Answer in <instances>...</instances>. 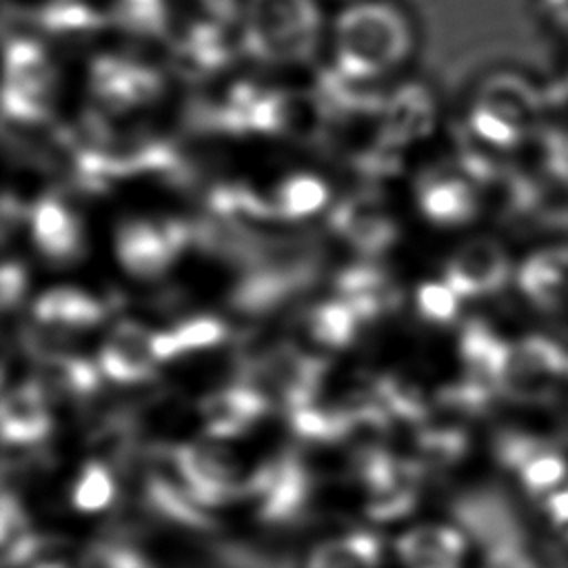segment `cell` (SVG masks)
<instances>
[{
    "label": "cell",
    "instance_id": "10",
    "mask_svg": "<svg viewBox=\"0 0 568 568\" xmlns=\"http://www.w3.org/2000/svg\"><path fill=\"white\" fill-rule=\"evenodd\" d=\"M180 457L202 508H217L237 499L244 477L231 448L211 442H191L180 444Z\"/></svg>",
    "mask_w": 568,
    "mask_h": 568
},
{
    "label": "cell",
    "instance_id": "19",
    "mask_svg": "<svg viewBox=\"0 0 568 568\" xmlns=\"http://www.w3.org/2000/svg\"><path fill=\"white\" fill-rule=\"evenodd\" d=\"M395 548L406 568H462L466 537L457 528L426 524L404 532Z\"/></svg>",
    "mask_w": 568,
    "mask_h": 568
},
{
    "label": "cell",
    "instance_id": "17",
    "mask_svg": "<svg viewBox=\"0 0 568 568\" xmlns=\"http://www.w3.org/2000/svg\"><path fill=\"white\" fill-rule=\"evenodd\" d=\"M0 426L7 446H36L53 428L49 397L36 379H27L4 390Z\"/></svg>",
    "mask_w": 568,
    "mask_h": 568
},
{
    "label": "cell",
    "instance_id": "13",
    "mask_svg": "<svg viewBox=\"0 0 568 568\" xmlns=\"http://www.w3.org/2000/svg\"><path fill=\"white\" fill-rule=\"evenodd\" d=\"M417 204L426 220L444 226L473 222L479 213V191L473 182L435 166L417 178Z\"/></svg>",
    "mask_w": 568,
    "mask_h": 568
},
{
    "label": "cell",
    "instance_id": "15",
    "mask_svg": "<svg viewBox=\"0 0 568 568\" xmlns=\"http://www.w3.org/2000/svg\"><path fill=\"white\" fill-rule=\"evenodd\" d=\"M31 237L40 255L53 264H71L84 251L82 226L75 213L53 193H47L31 211Z\"/></svg>",
    "mask_w": 568,
    "mask_h": 568
},
{
    "label": "cell",
    "instance_id": "36",
    "mask_svg": "<svg viewBox=\"0 0 568 568\" xmlns=\"http://www.w3.org/2000/svg\"><path fill=\"white\" fill-rule=\"evenodd\" d=\"M544 508H546L550 521H552L557 528H561V530L568 528V488L555 490V493L546 499Z\"/></svg>",
    "mask_w": 568,
    "mask_h": 568
},
{
    "label": "cell",
    "instance_id": "27",
    "mask_svg": "<svg viewBox=\"0 0 568 568\" xmlns=\"http://www.w3.org/2000/svg\"><path fill=\"white\" fill-rule=\"evenodd\" d=\"M40 535H36L29 526V517L18 499V493L11 488L2 495V513H0V544H2V561L7 568H27Z\"/></svg>",
    "mask_w": 568,
    "mask_h": 568
},
{
    "label": "cell",
    "instance_id": "2",
    "mask_svg": "<svg viewBox=\"0 0 568 568\" xmlns=\"http://www.w3.org/2000/svg\"><path fill=\"white\" fill-rule=\"evenodd\" d=\"M322 36L315 0H253L242 22V51L271 67L313 58Z\"/></svg>",
    "mask_w": 568,
    "mask_h": 568
},
{
    "label": "cell",
    "instance_id": "1",
    "mask_svg": "<svg viewBox=\"0 0 568 568\" xmlns=\"http://www.w3.org/2000/svg\"><path fill=\"white\" fill-rule=\"evenodd\" d=\"M410 44V24L399 9L377 0L353 2L333 27V73L353 84H373L406 60Z\"/></svg>",
    "mask_w": 568,
    "mask_h": 568
},
{
    "label": "cell",
    "instance_id": "5",
    "mask_svg": "<svg viewBox=\"0 0 568 568\" xmlns=\"http://www.w3.org/2000/svg\"><path fill=\"white\" fill-rule=\"evenodd\" d=\"M4 120L7 126H44L55 100V69L47 49L33 38H7L4 49Z\"/></svg>",
    "mask_w": 568,
    "mask_h": 568
},
{
    "label": "cell",
    "instance_id": "20",
    "mask_svg": "<svg viewBox=\"0 0 568 568\" xmlns=\"http://www.w3.org/2000/svg\"><path fill=\"white\" fill-rule=\"evenodd\" d=\"M109 313V304L73 286H55L33 304L36 324L58 331H84L98 326Z\"/></svg>",
    "mask_w": 568,
    "mask_h": 568
},
{
    "label": "cell",
    "instance_id": "26",
    "mask_svg": "<svg viewBox=\"0 0 568 568\" xmlns=\"http://www.w3.org/2000/svg\"><path fill=\"white\" fill-rule=\"evenodd\" d=\"M382 541L373 532H351L320 544L306 568H377Z\"/></svg>",
    "mask_w": 568,
    "mask_h": 568
},
{
    "label": "cell",
    "instance_id": "28",
    "mask_svg": "<svg viewBox=\"0 0 568 568\" xmlns=\"http://www.w3.org/2000/svg\"><path fill=\"white\" fill-rule=\"evenodd\" d=\"M468 450V439L455 426H422L415 437V462L424 470H442L457 464Z\"/></svg>",
    "mask_w": 568,
    "mask_h": 568
},
{
    "label": "cell",
    "instance_id": "11",
    "mask_svg": "<svg viewBox=\"0 0 568 568\" xmlns=\"http://www.w3.org/2000/svg\"><path fill=\"white\" fill-rule=\"evenodd\" d=\"M510 277L508 253L490 237H475L462 244L446 264L444 282L459 297L497 293Z\"/></svg>",
    "mask_w": 568,
    "mask_h": 568
},
{
    "label": "cell",
    "instance_id": "9",
    "mask_svg": "<svg viewBox=\"0 0 568 568\" xmlns=\"http://www.w3.org/2000/svg\"><path fill=\"white\" fill-rule=\"evenodd\" d=\"M328 226L348 242L357 253L377 257L386 253L399 237L397 224L386 213L379 195L371 189L337 202L328 215Z\"/></svg>",
    "mask_w": 568,
    "mask_h": 568
},
{
    "label": "cell",
    "instance_id": "23",
    "mask_svg": "<svg viewBox=\"0 0 568 568\" xmlns=\"http://www.w3.org/2000/svg\"><path fill=\"white\" fill-rule=\"evenodd\" d=\"M510 342L501 339L486 322L470 320L459 335V357L464 377L490 388L499 395V375L508 355Z\"/></svg>",
    "mask_w": 568,
    "mask_h": 568
},
{
    "label": "cell",
    "instance_id": "21",
    "mask_svg": "<svg viewBox=\"0 0 568 568\" xmlns=\"http://www.w3.org/2000/svg\"><path fill=\"white\" fill-rule=\"evenodd\" d=\"M33 379L40 384L49 399H91L102 379V371L87 357H78L73 353L49 355L36 359Z\"/></svg>",
    "mask_w": 568,
    "mask_h": 568
},
{
    "label": "cell",
    "instance_id": "14",
    "mask_svg": "<svg viewBox=\"0 0 568 568\" xmlns=\"http://www.w3.org/2000/svg\"><path fill=\"white\" fill-rule=\"evenodd\" d=\"M271 408V402L246 384H231L204 395L200 402L202 428L213 439L240 437Z\"/></svg>",
    "mask_w": 568,
    "mask_h": 568
},
{
    "label": "cell",
    "instance_id": "6",
    "mask_svg": "<svg viewBox=\"0 0 568 568\" xmlns=\"http://www.w3.org/2000/svg\"><path fill=\"white\" fill-rule=\"evenodd\" d=\"M453 515L468 537L481 546L486 561H499L528 552L526 530L506 493L484 486L459 495Z\"/></svg>",
    "mask_w": 568,
    "mask_h": 568
},
{
    "label": "cell",
    "instance_id": "12",
    "mask_svg": "<svg viewBox=\"0 0 568 568\" xmlns=\"http://www.w3.org/2000/svg\"><path fill=\"white\" fill-rule=\"evenodd\" d=\"M155 331L138 322H120L100 348L98 366L102 375L118 384H138L155 375L160 364L153 348Z\"/></svg>",
    "mask_w": 568,
    "mask_h": 568
},
{
    "label": "cell",
    "instance_id": "16",
    "mask_svg": "<svg viewBox=\"0 0 568 568\" xmlns=\"http://www.w3.org/2000/svg\"><path fill=\"white\" fill-rule=\"evenodd\" d=\"M337 297L344 300L362 320L371 324L382 315L399 308L402 291L393 277L373 262H359L339 271L335 280Z\"/></svg>",
    "mask_w": 568,
    "mask_h": 568
},
{
    "label": "cell",
    "instance_id": "25",
    "mask_svg": "<svg viewBox=\"0 0 568 568\" xmlns=\"http://www.w3.org/2000/svg\"><path fill=\"white\" fill-rule=\"evenodd\" d=\"M362 320L357 313L339 297L322 302L306 311L304 328L317 346L324 348H346L355 342Z\"/></svg>",
    "mask_w": 568,
    "mask_h": 568
},
{
    "label": "cell",
    "instance_id": "33",
    "mask_svg": "<svg viewBox=\"0 0 568 568\" xmlns=\"http://www.w3.org/2000/svg\"><path fill=\"white\" fill-rule=\"evenodd\" d=\"M457 297L446 282H424L415 293L417 313L430 324H450L457 317Z\"/></svg>",
    "mask_w": 568,
    "mask_h": 568
},
{
    "label": "cell",
    "instance_id": "4",
    "mask_svg": "<svg viewBox=\"0 0 568 568\" xmlns=\"http://www.w3.org/2000/svg\"><path fill=\"white\" fill-rule=\"evenodd\" d=\"M89 111L106 126L153 106L164 93L162 73L142 58L104 53L89 67Z\"/></svg>",
    "mask_w": 568,
    "mask_h": 568
},
{
    "label": "cell",
    "instance_id": "31",
    "mask_svg": "<svg viewBox=\"0 0 568 568\" xmlns=\"http://www.w3.org/2000/svg\"><path fill=\"white\" fill-rule=\"evenodd\" d=\"M111 13L118 24L142 36H162L169 27L164 0H115Z\"/></svg>",
    "mask_w": 568,
    "mask_h": 568
},
{
    "label": "cell",
    "instance_id": "32",
    "mask_svg": "<svg viewBox=\"0 0 568 568\" xmlns=\"http://www.w3.org/2000/svg\"><path fill=\"white\" fill-rule=\"evenodd\" d=\"M517 473L528 493L541 495L552 490L566 479L568 464L552 446H548L546 450L537 453L530 462H526Z\"/></svg>",
    "mask_w": 568,
    "mask_h": 568
},
{
    "label": "cell",
    "instance_id": "3",
    "mask_svg": "<svg viewBox=\"0 0 568 568\" xmlns=\"http://www.w3.org/2000/svg\"><path fill=\"white\" fill-rule=\"evenodd\" d=\"M237 382L262 393L286 413L311 406L326 382V359L288 342H273L260 353L240 359Z\"/></svg>",
    "mask_w": 568,
    "mask_h": 568
},
{
    "label": "cell",
    "instance_id": "35",
    "mask_svg": "<svg viewBox=\"0 0 568 568\" xmlns=\"http://www.w3.org/2000/svg\"><path fill=\"white\" fill-rule=\"evenodd\" d=\"M27 291V271L20 262H4L0 271V304L4 311H11Z\"/></svg>",
    "mask_w": 568,
    "mask_h": 568
},
{
    "label": "cell",
    "instance_id": "30",
    "mask_svg": "<svg viewBox=\"0 0 568 568\" xmlns=\"http://www.w3.org/2000/svg\"><path fill=\"white\" fill-rule=\"evenodd\" d=\"M113 497H115L113 470L95 459H89L73 484V495H71L73 506L82 513H98V510H104L113 501Z\"/></svg>",
    "mask_w": 568,
    "mask_h": 568
},
{
    "label": "cell",
    "instance_id": "7",
    "mask_svg": "<svg viewBox=\"0 0 568 568\" xmlns=\"http://www.w3.org/2000/svg\"><path fill=\"white\" fill-rule=\"evenodd\" d=\"M564 377H568V353L548 337L528 335L508 346L499 395L513 402L544 404L555 397Z\"/></svg>",
    "mask_w": 568,
    "mask_h": 568
},
{
    "label": "cell",
    "instance_id": "22",
    "mask_svg": "<svg viewBox=\"0 0 568 568\" xmlns=\"http://www.w3.org/2000/svg\"><path fill=\"white\" fill-rule=\"evenodd\" d=\"M524 295L544 311H557L568 302V246L532 253L517 273Z\"/></svg>",
    "mask_w": 568,
    "mask_h": 568
},
{
    "label": "cell",
    "instance_id": "29",
    "mask_svg": "<svg viewBox=\"0 0 568 568\" xmlns=\"http://www.w3.org/2000/svg\"><path fill=\"white\" fill-rule=\"evenodd\" d=\"M328 202V186L308 173L286 178L275 191L273 204L284 222H295L317 213Z\"/></svg>",
    "mask_w": 568,
    "mask_h": 568
},
{
    "label": "cell",
    "instance_id": "34",
    "mask_svg": "<svg viewBox=\"0 0 568 568\" xmlns=\"http://www.w3.org/2000/svg\"><path fill=\"white\" fill-rule=\"evenodd\" d=\"M550 444L528 433L504 430L495 437V457L501 466L510 470H519L526 462H530L537 453L546 450Z\"/></svg>",
    "mask_w": 568,
    "mask_h": 568
},
{
    "label": "cell",
    "instance_id": "24",
    "mask_svg": "<svg viewBox=\"0 0 568 568\" xmlns=\"http://www.w3.org/2000/svg\"><path fill=\"white\" fill-rule=\"evenodd\" d=\"M229 337V328L222 320L213 315L189 317L166 331H155L153 348L162 362H171L175 357H184L189 353L206 351L222 344Z\"/></svg>",
    "mask_w": 568,
    "mask_h": 568
},
{
    "label": "cell",
    "instance_id": "18",
    "mask_svg": "<svg viewBox=\"0 0 568 568\" xmlns=\"http://www.w3.org/2000/svg\"><path fill=\"white\" fill-rule=\"evenodd\" d=\"M379 120L384 142L404 149L433 131L435 104L424 87L404 84L386 95Z\"/></svg>",
    "mask_w": 568,
    "mask_h": 568
},
{
    "label": "cell",
    "instance_id": "37",
    "mask_svg": "<svg viewBox=\"0 0 568 568\" xmlns=\"http://www.w3.org/2000/svg\"><path fill=\"white\" fill-rule=\"evenodd\" d=\"M564 535H566V537H568V528H566V530H564Z\"/></svg>",
    "mask_w": 568,
    "mask_h": 568
},
{
    "label": "cell",
    "instance_id": "8",
    "mask_svg": "<svg viewBox=\"0 0 568 568\" xmlns=\"http://www.w3.org/2000/svg\"><path fill=\"white\" fill-rule=\"evenodd\" d=\"M191 244L189 220H124L115 231V255L126 273L153 280L160 277Z\"/></svg>",
    "mask_w": 568,
    "mask_h": 568
}]
</instances>
